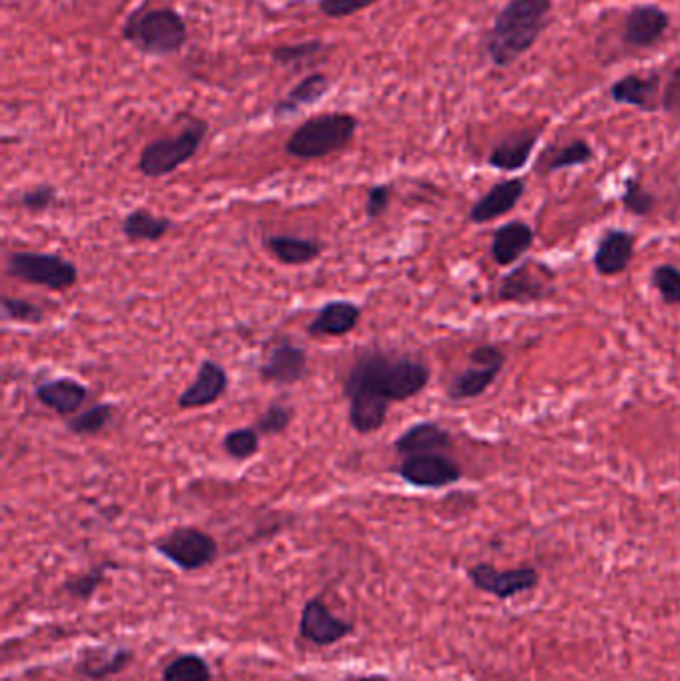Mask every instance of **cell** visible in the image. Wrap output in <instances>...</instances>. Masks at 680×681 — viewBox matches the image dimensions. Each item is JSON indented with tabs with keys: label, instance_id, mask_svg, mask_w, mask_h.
<instances>
[{
	"label": "cell",
	"instance_id": "6da1fadb",
	"mask_svg": "<svg viewBox=\"0 0 680 681\" xmlns=\"http://www.w3.org/2000/svg\"><path fill=\"white\" fill-rule=\"evenodd\" d=\"M432 381V369L410 355L367 351L355 359L344 381L345 398L374 397L403 403L422 395Z\"/></svg>",
	"mask_w": 680,
	"mask_h": 681
},
{
	"label": "cell",
	"instance_id": "7a4b0ae2",
	"mask_svg": "<svg viewBox=\"0 0 680 681\" xmlns=\"http://www.w3.org/2000/svg\"><path fill=\"white\" fill-rule=\"evenodd\" d=\"M551 10L553 0H509L485 37V55L493 67H513L525 57L549 27Z\"/></svg>",
	"mask_w": 680,
	"mask_h": 681
},
{
	"label": "cell",
	"instance_id": "3957f363",
	"mask_svg": "<svg viewBox=\"0 0 680 681\" xmlns=\"http://www.w3.org/2000/svg\"><path fill=\"white\" fill-rule=\"evenodd\" d=\"M357 126V118L352 114H319L297 126L286 142V151L297 160L326 158L349 146Z\"/></svg>",
	"mask_w": 680,
	"mask_h": 681
},
{
	"label": "cell",
	"instance_id": "277c9868",
	"mask_svg": "<svg viewBox=\"0 0 680 681\" xmlns=\"http://www.w3.org/2000/svg\"><path fill=\"white\" fill-rule=\"evenodd\" d=\"M122 37L148 57H168L188 40L183 17L173 9H142L126 20Z\"/></svg>",
	"mask_w": 680,
	"mask_h": 681
},
{
	"label": "cell",
	"instance_id": "5b68a950",
	"mask_svg": "<svg viewBox=\"0 0 680 681\" xmlns=\"http://www.w3.org/2000/svg\"><path fill=\"white\" fill-rule=\"evenodd\" d=\"M208 124L194 120L183 132L170 138H158L140 151L138 170L146 178H164L168 174L183 168L186 161L193 160L206 140Z\"/></svg>",
	"mask_w": 680,
	"mask_h": 681
},
{
	"label": "cell",
	"instance_id": "8992f818",
	"mask_svg": "<svg viewBox=\"0 0 680 681\" xmlns=\"http://www.w3.org/2000/svg\"><path fill=\"white\" fill-rule=\"evenodd\" d=\"M7 274L24 284L47 287L50 292H68L78 282L77 265L52 254L14 251L7 261Z\"/></svg>",
	"mask_w": 680,
	"mask_h": 681
},
{
	"label": "cell",
	"instance_id": "52a82bcc",
	"mask_svg": "<svg viewBox=\"0 0 680 681\" xmlns=\"http://www.w3.org/2000/svg\"><path fill=\"white\" fill-rule=\"evenodd\" d=\"M154 550L184 572H198L201 568L210 566L220 552L216 539L196 526L170 530L168 534L154 540Z\"/></svg>",
	"mask_w": 680,
	"mask_h": 681
},
{
	"label": "cell",
	"instance_id": "ba28073f",
	"mask_svg": "<svg viewBox=\"0 0 680 681\" xmlns=\"http://www.w3.org/2000/svg\"><path fill=\"white\" fill-rule=\"evenodd\" d=\"M556 294L555 274L539 264H523L515 267L511 274L501 279L497 289V299L503 303H543L553 299Z\"/></svg>",
	"mask_w": 680,
	"mask_h": 681
},
{
	"label": "cell",
	"instance_id": "9c48e42d",
	"mask_svg": "<svg viewBox=\"0 0 680 681\" xmlns=\"http://www.w3.org/2000/svg\"><path fill=\"white\" fill-rule=\"evenodd\" d=\"M395 473L410 486L425 491L447 488L463 478L460 463L443 453L403 456L402 464L395 466Z\"/></svg>",
	"mask_w": 680,
	"mask_h": 681
},
{
	"label": "cell",
	"instance_id": "30bf717a",
	"mask_svg": "<svg viewBox=\"0 0 680 681\" xmlns=\"http://www.w3.org/2000/svg\"><path fill=\"white\" fill-rule=\"evenodd\" d=\"M470 580L473 586L480 588L481 592H487L499 600L525 594L539 586L541 574L535 568H511V570H497L491 564H475L470 568Z\"/></svg>",
	"mask_w": 680,
	"mask_h": 681
},
{
	"label": "cell",
	"instance_id": "8fae6325",
	"mask_svg": "<svg viewBox=\"0 0 680 681\" xmlns=\"http://www.w3.org/2000/svg\"><path fill=\"white\" fill-rule=\"evenodd\" d=\"M354 632V624L337 618L324 600L312 598L302 608L299 615V635L306 642L327 648L334 643L342 642Z\"/></svg>",
	"mask_w": 680,
	"mask_h": 681
},
{
	"label": "cell",
	"instance_id": "7c38bea8",
	"mask_svg": "<svg viewBox=\"0 0 680 681\" xmlns=\"http://www.w3.org/2000/svg\"><path fill=\"white\" fill-rule=\"evenodd\" d=\"M306 373L307 353L289 339L276 340L259 367L262 381L278 387L296 385L306 377Z\"/></svg>",
	"mask_w": 680,
	"mask_h": 681
},
{
	"label": "cell",
	"instance_id": "4fadbf2b",
	"mask_svg": "<svg viewBox=\"0 0 680 681\" xmlns=\"http://www.w3.org/2000/svg\"><path fill=\"white\" fill-rule=\"evenodd\" d=\"M671 29V14L657 4L632 7L623 22V42L629 48H651Z\"/></svg>",
	"mask_w": 680,
	"mask_h": 681
},
{
	"label": "cell",
	"instance_id": "5bb4252c",
	"mask_svg": "<svg viewBox=\"0 0 680 681\" xmlns=\"http://www.w3.org/2000/svg\"><path fill=\"white\" fill-rule=\"evenodd\" d=\"M525 189H528V181L523 178L497 181L471 206V224L481 226V224H489V221L507 216L518 208L519 201L525 196Z\"/></svg>",
	"mask_w": 680,
	"mask_h": 681
},
{
	"label": "cell",
	"instance_id": "9a60e30c",
	"mask_svg": "<svg viewBox=\"0 0 680 681\" xmlns=\"http://www.w3.org/2000/svg\"><path fill=\"white\" fill-rule=\"evenodd\" d=\"M637 254V237L624 229H607L594 247L593 265L603 277L621 275L631 267Z\"/></svg>",
	"mask_w": 680,
	"mask_h": 681
},
{
	"label": "cell",
	"instance_id": "2e32d148",
	"mask_svg": "<svg viewBox=\"0 0 680 681\" xmlns=\"http://www.w3.org/2000/svg\"><path fill=\"white\" fill-rule=\"evenodd\" d=\"M228 383H230L228 371L224 369L220 363L206 359L196 373V378L178 397V407L186 408V411L210 407L226 395Z\"/></svg>",
	"mask_w": 680,
	"mask_h": 681
},
{
	"label": "cell",
	"instance_id": "e0dca14e",
	"mask_svg": "<svg viewBox=\"0 0 680 681\" xmlns=\"http://www.w3.org/2000/svg\"><path fill=\"white\" fill-rule=\"evenodd\" d=\"M541 140V130H519L499 140L489 151L487 164L493 170L515 174L531 161L535 146Z\"/></svg>",
	"mask_w": 680,
	"mask_h": 681
},
{
	"label": "cell",
	"instance_id": "ac0fdd59",
	"mask_svg": "<svg viewBox=\"0 0 680 681\" xmlns=\"http://www.w3.org/2000/svg\"><path fill=\"white\" fill-rule=\"evenodd\" d=\"M609 96L617 105L632 106L642 112H654L661 105V78L659 75H627L609 88Z\"/></svg>",
	"mask_w": 680,
	"mask_h": 681
},
{
	"label": "cell",
	"instance_id": "d6986e66",
	"mask_svg": "<svg viewBox=\"0 0 680 681\" xmlns=\"http://www.w3.org/2000/svg\"><path fill=\"white\" fill-rule=\"evenodd\" d=\"M135 662V652L130 648H85L77 662V672L87 680L105 681L125 672Z\"/></svg>",
	"mask_w": 680,
	"mask_h": 681
},
{
	"label": "cell",
	"instance_id": "ffe728a7",
	"mask_svg": "<svg viewBox=\"0 0 680 681\" xmlns=\"http://www.w3.org/2000/svg\"><path fill=\"white\" fill-rule=\"evenodd\" d=\"M453 446V435L435 421H422L410 426L405 433L395 438L393 448L402 456L413 454L445 453Z\"/></svg>",
	"mask_w": 680,
	"mask_h": 681
},
{
	"label": "cell",
	"instance_id": "44dd1931",
	"mask_svg": "<svg viewBox=\"0 0 680 681\" xmlns=\"http://www.w3.org/2000/svg\"><path fill=\"white\" fill-rule=\"evenodd\" d=\"M535 229L529 226L528 221H509L497 227L491 241V257L499 267H509L518 264L521 257L528 254L529 249L535 244Z\"/></svg>",
	"mask_w": 680,
	"mask_h": 681
},
{
	"label": "cell",
	"instance_id": "7402d4cb",
	"mask_svg": "<svg viewBox=\"0 0 680 681\" xmlns=\"http://www.w3.org/2000/svg\"><path fill=\"white\" fill-rule=\"evenodd\" d=\"M362 319V309L352 302H329L319 307L316 317L307 325L309 337H344L354 332L357 323Z\"/></svg>",
	"mask_w": 680,
	"mask_h": 681
},
{
	"label": "cell",
	"instance_id": "603a6c76",
	"mask_svg": "<svg viewBox=\"0 0 680 681\" xmlns=\"http://www.w3.org/2000/svg\"><path fill=\"white\" fill-rule=\"evenodd\" d=\"M35 395L40 405L55 411L57 415L68 416L78 413L87 403L88 387L77 378L60 377L39 385Z\"/></svg>",
	"mask_w": 680,
	"mask_h": 681
},
{
	"label": "cell",
	"instance_id": "cb8c5ba5",
	"mask_svg": "<svg viewBox=\"0 0 680 681\" xmlns=\"http://www.w3.org/2000/svg\"><path fill=\"white\" fill-rule=\"evenodd\" d=\"M503 367L505 365L470 363L467 369L461 371L460 375L451 378L450 387H447V398L453 403H463V401H471V398L485 395L489 388L493 387V383L497 381Z\"/></svg>",
	"mask_w": 680,
	"mask_h": 681
},
{
	"label": "cell",
	"instance_id": "d4e9b609",
	"mask_svg": "<svg viewBox=\"0 0 680 681\" xmlns=\"http://www.w3.org/2000/svg\"><path fill=\"white\" fill-rule=\"evenodd\" d=\"M269 254L284 265H307L316 261L324 251V244L317 239L297 236L264 237Z\"/></svg>",
	"mask_w": 680,
	"mask_h": 681
},
{
	"label": "cell",
	"instance_id": "484cf974",
	"mask_svg": "<svg viewBox=\"0 0 680 681\" xmlns=\"http://www.w3.org/2000/svg\"><path fill=\"white\" fill-rule=\"evenodd\" d=\"M327 90H329V78L326 75L306 76L289 90L288 95L276 102L274 114L282 118L299 112L306 106L316 105L317 100H322L327 95Z\"/></svg>",
	"mask_w": 680,
	"mask_h": 681
},
{
	"label": "cell",
	"instance_id": "4316f807",
	"mask_svg": "<svg viewBox=\"0 0 680 681\" xmlns=\"http://www.w3.org/2000/svg\"><path fill=\"white\" fill-rule=\"evenodd\" d=\"M173 229V221L164 216H154L150 209H132L122 221V234L130 244L160 241Z\"/></svg>",
	"mask_w": 680,
	"mask_h": 681
},
{
	"label": "cell",
	"instance_id": "83f0119b",
	"mask_svg": "<svg viewBox=\"0 0 680 681\" xmlns=\"http://www.w3.org/2000/svg\"><path fill=\"white\" fill-rule=\"evenodd\" d=\"M593 160V146L583 138H576L573 142L565 144V146L545 154V158L541 161V168L545 174H555V171L569 170V168H576V166H587Z\"/></svg>",
	"mask_w": 680,
	"mask_h": 681
},
{
	"label": "cell",
	"instance_id": "f1b7e54d",
	"mask_svg": "<svg viewBox=\"0 0 680 681\" xmlns=\"http://www.w3.org/2000/svg\"><path fill=\"white\" fill-rule=\"evenodd\" d=\"M164 681H211L210 665L198 653H184L164 668Z\"/></svg>",
	"mask_w": 680,
	"mask_h": 681
},
{
	"label": "cell",
	"instance_id": "f546056e",
	"mask_svg": "<svg viewBox=\"0 0 680 681\" xmlns=\"http://www.w3.org/2000/svg\"><path fill=\"white\" fill-rule=\"evenodd\" d=\"M112 416H115V405L98 403L95 407L87 408L80 415L67 421V428L78 436H95L110 425Z\"/></svg>",
	"mask_w": 680,
	"mask_h": 681
},
{
	"label": "cell",
	"instance_id": "4dcf8cb0",
	"mask_svg": "<svg viewBox=\"0 0 680 681\" xmlns=\"http://www.w3.org/2000/svg\"><path fill=\"white\" fill-rule=\"evenodd\" d=\"M621 204H623L624 211L634 218H649L657 208V196L651 189H647L639 178L631 176L624 180Z\"/></svg>",
	"mask_w": 680,
	"mask_h": 681
},
{
	"label": "cell",
	"instance_id": "1f68e13d",
	"mask_svg": "<svg viewBox=\"0 0 680 681\" xmlns=\"http://www.w3.org/2000/svg\"><path fill=\"white\" fill-rule=\"evenodd\" d=\"M259 435L254 426H244V428H234L221 441L224 453L228 454L234 461H249L254 458L259 451Z\"/></svg>",
	"mask_w": 680,
	"mask_h": 681
},
{
	"label": "cell",
	"instance_id": "d6a6232c",
	"mask_svg": "<svg viewBox=\"0 0 680 681\" xmlns=\"http://www.w3.org/2000/svg\"><path fill=\"white\" fill-rule=\"evenodd\" d=\"M115 568L112 562H102L98 566L90 568L85 574H78V576L70 578L65 582L62 590L67 592L68 596L80 600V602H88L90 598L97 594L98 588L106 580V572Z\"/></svg>",
	"mask_w": 680,
	"mask_h": 681
},
{
	"label": "cell",
	"instance_id": "836d02e7",
	"mask_svg": "<svg viewBox=\"0 0 680 681\" xmlns=\"http://www.w3.org/2000/svg\"><path fill=\"white\" fill-rule=\"evenodd\" d=\"M651 284L661 302L669 307L680 305V269L677 265H657L651 272Z\"/></svg>",
	"mask_w": 680,
	"mask_h": 681
},
{
	"label": "cell",
	"instance_id": "e575fe53",
	"mask_svg": "<svg viewBox=\"0 0 680 681\" xmlns=\"http://www.w3.org/2000/svg\"><path fill=\"white\" fill-rule=\"evenodd\" d=\"M326 50V45L319 40L299 42V45H284L274 50V60L282 67H302L309 65L314 58L319 57Z\"/></svg>",
	"mask_w": 680,
	"mask_h": 681
},
{
	"label": "cell",
	"instance_id": "d590c367",
	"mask_svg": "<svg viewBox=\"0 0 680 681\" xmlns=\"http://www.w3.org/2000/svg\"><path fill=\"white\" fill-rule=\"evenodd\" d=\"M292 418H294V408L288 407V405H282V403H272V405L256 418L254 428L258 431L259 435H282V433L292 425Z\"/></svg>",
	"mask_w": 680,
	"mask_h": 681
},
{
	"label": "cell",
	"instance_id": "8d00e7d4",
	"mask_svg": "<svg viewBox=\"0 0 680 681\" xmlns=\"http://www.w3.org/2000/svg\"><path fill=\"white\" fill-rule=\"evenodd\" d=\"M2 313L10 322L29 323V325H39L45 322V312L40 309L37 303L27 302V299H17V297H2Z\"/></svg>",
	"mask_w": 680,
	"mask_h": 681
},
{
	"label": "cell",
	"instance_id": "74e56055",
	"mask_svg": "<svg viewBox=\"0 0 680 681\" xmlns=\"http://www.w3.org/2000/svg\"><path fill=\"white\" fill-rule=\"evenodd\" d=\"M58 201L57 188H52L49 184H40L37 188L29 189L20 196V206L30 211V214H40L52 208Z\"/></svg>",
	"mask_w": 680,
	"mask_h": 681
},
{
	"label": "cell",
	"instance_id": "f35d334b",
	"mask_svg": "<svg viewBox=\"0 0 680 681\" xmlns=\"http://www.w3.org/2000/svg\"><path fill=\"white\" fill-rule=\"evenodd\" d=\"M380 0H319V10L329 19H345L359 10L369 9Z\"/></svg>",
	"mask_w": 680,
	"mask_h": 681
},
{
	"label": "cell",
	"instance_id": "ab89813d",
	"mask_svg": "<svg viewBox=\"0 0 680 681\" xmlns=\"http://www.w3.org/2000/svg\"><path fill=\"white\" fill-rule=\"evenodd\" d=\"M392 204V188L387 184H377L367 191L365 199V216L369 219H377L384 216Z\"/></svg>",
	"mask_w": 680,
	"mask_h": 681
},
{
	"label": "cell",
	"instance_id": "60d3db41",
	"mask_svg": "<svg viewBox=\"0 0 680 681\" xmlns=\"http://www.w3.org/2000/svg\"><path fill=\"white\" fill-rule=\"evenodd\" d=\"M661 106L664 114H669L680 122V65L672 70L667 85L662 88Z\"/></svg>",
	"mask_w": 680,
	"mask_h": 681
},
{
	"label": "cell",
	"instance_id": "b9f144b4",
	"mask_svg": "<svg viewBox=\"0 0 680 681\" xmlns=\"http://www.w3.org/2000/svg\"><path fill=\"white\" fill-rule=\"evenodd\" d=\"M355 681H392L390 678H385V675H365V678H359V680Z\"/></svg>",
	"mask_w": 680,
	"mask_h": 681
}]
</instances>
